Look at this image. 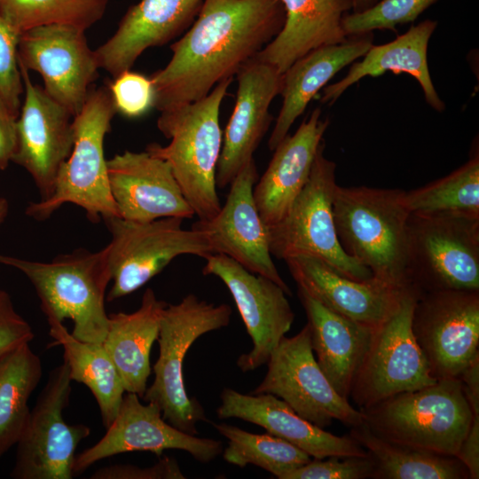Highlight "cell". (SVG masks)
Instances as JSON below:
<instances>
[{
	"mask_svg": "<svg viewBox=\"0 0 479 479\" xmlns=\"http://www.w3.org/2000/svg\"><path fill=\"white\" fill-rule=\"evenodd\" d=\"M349 435L374 462V479H467L469 473L456 456L401 444L375 435L364 422Z\"/></svg>",
	"mask_w": 479,
	"mask_h": 479,
	"instance_id": "32",
	"label": "cell"
},
{
	"mask_svg": "<svg viewBox=\"0 0 479 479\" xmlns=\"http://www.w3.org/2000/svg\"><path fill=\"white\" fill-rule=\"evenodd\" d=\"M436 26V21L426 20L388 43L372 45L360 61L353 62L342 79L323 88L320 102L333 104L360 79L391 71L412 76L420 83L426 102L436 111H444L445 105L433 84L427 58L428 42Z\"/></svg>",
	"mask_w": 479,
	"mask_h": 479,
	"instance_id": "29",
	"label": "cell"
},
{
	"mask_svg": "<svg viewBox=\"0 0 479 479\" xmlns=\"http://www.w3.org/2000/svg\"><path fill=\"white\" fill-rule=\"evenodd\" d=\"M238 88L234 108L224 130L216 166L217 189L231 185L266 134L273 117L269 112L280 94L283 74L255 57L236 74Z\"/></svg>",
	"mask_w": 479,
	"mask_h": 479,
	"instance_id": "20",
	"label": "cell"
},
{
	"mask_svg": "<svg viewBox=\"0 0 479 479\" xmlns=\"http://www.w3.org/2000/svg\"><path fill=\"white\" fill-rule=\"evenodd\" d=\"M0 263L20 271L29 279L47 322L70 319L75 338L104 342L109 324L106 290L112 279L107 246L96 252L78 248L50 262L0 254Z\"/></svg>",
	"mask_w": 479,
	"mask_h": 479,
	"instance_id": "3",
	"label": "cell"
},
{
	"mask_svg": "<svg viewBox=\"0 0 479 479\" xmlns=\"http://www.w3.org/2000/svg\"><path fill=\"white\" fill-rule=\"evenodd\" d=\"M17 119L18 116L0 99V170L8 167L16 152Z\"/></svg>",
	"mask_w": 479,
	"mask_h": 479,
	"instance_id": "43",
	"label": "cell"
},
{
	"mask_svg": "<svg viewBox=\"0 0 479 479\" xmlns=\"http://www.w3.org/2000/svg\"><path fill=\"white\" fill-rule=\"evenodd\" d=\"M374 462L367 456H332L311 459L287 473L283 479H366L372 478Z\"/></svg>",
	"mask_w": 479,
	"mask_h": 479,
	"instance_id": "40",
	"label": "cell"
},
{
	"mask_svg": "<svg viewBox=\"0 0 479 479\" xmlns=\"http://www.w3.org/2000/svg\"><path fill=\"white\" fill-rule=\"evenodd\" d=\"M258 180L252 159L231 183L225 203L209 220H198L192 229L208 235L214 254H224L234 259L251 272L263 275L292 292L281 278L269 248L267 226L263 222L253 196Z\"/></svg>",
	"mask_w": 479,
	"mask_h": 479,
	"instance_id": "19",
	"label": "cell"
},
{
	"mask_svg": "<svg viewBox=\"0 0 479 479\" xmlns=\"http://www.w3.org/2000/svg\"><path fill=\"white\" fill-rule=\"evenodd\" d=\"M232 81L223 80L206 97L161 112L157 128L170 142L164 146L152 143L145 148L169 164L199 220L212 219L222 206L216 183L223 144L219 113Z\"/></svg>",
	"mask_w": 479,
	"mask_h": 479,
	"instance_id": "2",
	"label": "cell"
},
{
	"mask_svg": "<svg viewBox=\"0 0 479 479\" xmlns=\"http://www.w3.org/2000/svg\"><path fill=\"white\" fill-rule=\"evenodd\" d=\"M373 42V32L349 35L342 43L309 51L283 73L282 106L269 137L270 150L273 151L285 138L319 90L339 71L361 59Z\"/></svg>",
	"mask_w": 479,
	"mask_h": 479,
	"instance_id": "27",
	"label": "cell"
},
{
	"mask_svg": "<svg viewBox=\"0 0 479 479\" xmlns=\"http://www.w3.org/2000/svg\"><path fill=\"white\" fill-rule=\"evenodd\" d=\"M90 479H184L176 459L163 457L153 466L113 465L95 471Z\"/></svg>",
	"mask_w": 479,
	"mask_h": 479,
	"instance_id": "42",
	"label": "cell"
},
{
	"mask_svg": "<svg viewBox=\"0 0 479 479\" xmlns=\"http://www.w3.org/2000/svg\"><path fill=\"white\" fill-rule=\"evenodd\" d=\"M298 296L307 315L316 361L336 392L349 400L374 327L328 309L300 288Z\"/></svg>",
	"mask_w": 479,
	"mask_h": 479,
	"instance_id": "26",
	"label": "cell"
},
{
	"mask_svg": "<svg viewBox=\"0 0 479 479\" xmlns=\"http://www.w3.org/2000/svg\"><path fill=\"white\" fill-rule=\"evenodd\" d=\"M232 309L216 305L189 294L162 311L159 335V357L153 365L154 379L143 396L155 404L163 419L175 428L197 435V424L207 420L205 411L195 397H190L184 381V359L192 343L201 335L229 325Z\"/></svg>",
	"mask_w": 479,
	"mask_h": 479,
	"instance_id": "7",
	"label": "cell"
},
{
	"mask_svg": "<svg viewBox=\"0 0 479 479\" xmlns=\"http://www.w3.org/2000/svg\"><path fill=\"white\" fill-rule=\"evenodd\" d=\"M380 0H353V8L351 12H362L373 6Z\"/></svg>",
	"mask_w": 479,
	"mask_h": 479,
	"instance_id": "44",
	"label": "cell"
},
{
	"mask_svg": "<svg viewBox=\"0 0 479 479\" xmlns=\"http://www.w3.org/2000/svg\"><path fill=\"white\" fill-rule=\"evenodd\" d=\"M359 410L363 422L386 440L456 457L472 421L459 378L440 379Z\"/></svg>",
	"mask_w": 479,
	"mask_h": 479,
	"instance_id": "5",
	"label": "cell"
},
{
	"mask_svg": "<svg viewBox=\"0 0 479 479\" xmlns=\"http://www.w3.org/2000/svg\"><path fill=\"white\" fill-rule=\"evenodd\" d=\"M108 0H0V16L20 35L46 25L87 30L99 21Z\"/></svg>",
	"mask_w": 479,
	"mask_h": 479,
	"instance_id": "36",
	"label": "cell"
},
{
	"mask_svg": "<svg viewBox=\"0 0 479 479\" xmlns=\"http://www.w3.org/2000/svg\"><path fill=\"white\" fill-rule=\"evenodd\" d=\"M279 0H204L182 37L171 44L169 63L150 77L161 113L206 97L233 78L281 30Z\"/></svg>",
	"mask_w": 479,
	"mask_h": 479,
	"instance_id": "1",
	"label": "cell"
},
{
	"mask_svg": "<svg viewBox=\"0 0 479 479\" xmlns=\"http://www.w3.org/2000/svg\"><path fill=\"white\" fill-rule=\"evenodd\" d=\"M285 21L279 34L255 58L283 74L295 60L325 45L344 42L343 18L353 0H279Z\"/></svg>",
	"mask_w": 479,
	"mask_h": 479,
	"instance_id": "28",
	"label": "cell"
},
{
	"mask_svg": "<svg viewBox=\"0 0 479 479\" xmlns=\"http://www.w3.org/2000/svg\"><path fill=\"white\" fill-rule=\"evenodd\" d=\"M437 0H380L362 12H349L342 20L347 36L377 29L397 31V25L414 21Z\"/></svg>",
	"mask_w": 479,
	"mask_h": 479,
	"instance_id": "37",
	"label": "cell"
},
{
	"mask_svg": "<svg viewBox=\"0 0 479 479\" xmlns=\"http://www.w3.org/2000/svg\"><path fill=\"white\" fill-rule=\"evenodd\" d=\"M402 190L336 186L333 214L345 252L373 277L412 289L407 277V221Z\"/></svg>",
	"mask_w": 479,
	"mask_h": 479,
	"instance_id": "4",
	"label": "cell"
},
{
	"mask_svg": "<svg viewBox=\"0 0 479 479\" xmlns=\"http://www.w3.org/2000/svg\"><path fill=\"white\" fill-rule=\"evenodd\" d=\"M116 113L108 87L92 86L82 108L73 117V148L59 171L53 193L29 203L27 216L43 221L64 204L72 203L82 208L93 223L120 216L110 192L104 153L105 137Z\"/></svg>",
	"mask_w": 479,
	"mask_h": 479,
	"instance_id": "6",
	"label": "cell"
},
{
	"mask_svg": "<svg viewBox=\"0 0 479 479\" xmlns=\"http://www.w3.org/2000/svg\"><path fill=\"white\" fill-rule=\"evenodd\" d=\"M167 304L147 288L137 310L108 315V330L102 344L122 377L125 391L140 398L151 374V349L157 341Z\"/></svg>",
	"mask_w": 479,
	"mask_h": 479,
	"instance_id": "30",
	"label": "cell"
},
{
	"mask_svg": "<svg viewBox=\"0 0 479 479\" xmlns=\"http://www.w3.org/2000/svg\"><path fill=\"white\" fill-rule=\"evenodd\" d=\"M409 213H458L479 216L478 152L448 176L422 187L403 191Z\"/></svg>",
	"mask_w": 479,
	"mask_h": 479,
	"instance_id": "34",
	"label": "cell"
},
{
	"mask_svg": "<svg viewBox=\"0 0 479 479\" xmlns=\"http://www.w3.org/2000/svg\"><path fill=\"white\" fill-rule=\"evenodd\" d=\"M65 362L49 373L16 444L10 476L15 479H71L78 444L88 437L84 424H67L63 412L72 391Z\"/></svg>",
	"mask_w": 479,
	"mask_h": 479,
	"instance_id": "12",
	"label": "cell"
},
{
	"mask_svg": "<svg viewBox=\"0 0 479 479\" xmlns=\"http://www.w3.org/2000/svg\"><path fill=\"white\" fill-rule=\"evenodd\" d=\"M42 373L41 359L29 343L0 357V457L16 445L30 412L28 399Z\"/></svg>",
	"mask_w": 479,
	"mask_h": 479,
	"instance_id": "33",
	"label": "cell"
},
{
	"mask_svg": "<svg viewBox=\"0 0 479 479\" xmlns=\"http://www.w3.org/2000/svg\"><path fill=\"white\" fill-rule=\"evenodd\" d=\"M266 365L263 380L251 394L274 395L321 428L334 420L350 428L363 422L362 412L336 392L318 366L308 324L295 335L284 336Z\"/></svg>",
	"mask_w": 479,
	"mask_h": 479,
	"instance_id": "13",
	"label": "cell"
},
{
	"mask_svg": "<svg viewBox=\"0 0 479 479\" xmlns=\"http://www.w3.org/2000/svg\"><path fill=\"white\" fill-rule=\"evenodd\" d=\"M407 277L419 295L442 290H479V216L411 213Z\"/></svg>",
	"mask_w": 479,
	"mask_h": 479,
	"instance_id": "8",
	"label": "cell"
},
{
	"mask_svg": "<svg viewBox=\"0 0 479 479\" xmlns=\"http://www.w3.org/2000/svg\"><path fill=\"white\" fill-rule=\"evenodd\" d=\"M24 102L17 119V148L12 161L32 177L46 200L54 191L60 168L74 144L73 115L32 82L28 70L18 60Z\"/></svg>",
	"mask_w": 479,
	"mask_h": 479,
	"instance_id": "18",
	"label": "cell"
},
{
	"mask_svg": "<svg viewBox=\"0 0 479 479\" xmlns=\"http://www.w3.org/2000/svg\"><path fill=\"white\" fill-rule=\"evenodd\" d=\"M204 275L219 278L229 289L252 340V349L237 365L242 372L265 365L273 349L290 330L294 314L281 287L271 279L249 271L224 254L205 258Z\"/></svg>",
	"mask_w": 479,
	"mask_h": 479,
	"instance_id": "16",
	"label": "cell"
},
{
	"mask_svg": "<svg viewBox=\"0 0 479 479\" xmlns=\"http://www.w3.org/2000/svg\"><path fill=\"white\" fill-rule=\"evenodd\" d=\"M50 335L64 349V362L73 381L82 383L93 394L102 424L107 428L116 417L125 389L122 377L102 343L75 338L61 322L48 321Z\"/></svg>",
	"mask_w": 479,
	"mask_h": 479,
	"instance_id": "31",
	"label": "cell"
},
{
	"mask_svg": "<svg viewBox=\"0 0 479 479\" xmlns=\"http://www.w3.org/2000/svg\"><path fill=\"white\" fill-rule=\"evenodd\" d=\"M419 296L409 290L397 310L373 328L349 395L359 409L436 382L412 333V312Z\"/></svg>",
	"mask_w": 479,
	"mask_h": 479,
	"instance_id": "11",
	"label": "cell"
},
{
	"mask_svg": "<svg viewBox=\"0 0 479 479\" xmlns=\"http://www.w3.org/2000/svg\"><path fill=\"white\" fill-rule=\"evenodd\" d=\"M29 323L15 310L10 294L0 289V357L34 339Z\"/></svg>",
	"mask_w": 479,
	"mask_h": 479,
	"instance_id": "41",
	"label": "cell"
},
{
	"mask_svg": "<svg viewBox=\"0 0 479 479\" xmlns=\"http://www.w3.org/2000/svg\"><path fill=\"white\" fill-rule=\"evenodd\" d=\"M214 427L228 439L223 454L224 460L237 467L254 465L283 479L311 459L302 450L271 434H255L227 423Z\"/></svg>",
	"mask_w": 479,
	"mask_h": 479,
	"instance_id": "35",
	"label": "cell"
},
{
	"mask_svg": "<svg viewBox=\"0 0 479 479\" xmlns=\"http://www.w3.org/2000/svg\"><path fill=\"white\" fill-rule=\"evenodd\" d=\"M285 262L298 288L328 309L371 327L390 317L404 295L413 290L374 277L364 281L349 279L314 256L297 255Z\"/></svg>",
	"mask_w": 479,
	"mask_h": 479,
	"instance_id": "22",
	"label": "cell"
},
{
	"mask_svg": "<svg viewBox=\"0 0 479 479\" xmlns=\"http://www.w3.org/2000/svg\"><path fill=\"white\" fill-rule=\"evenodd\" d=\"M18 60L41 75L46 93L73 116L82 108L98 76L85 30L68 25L41 26L22 33Z\"/></svg>",
	"mask_w": 479,
	"mask_h": 479,
	"instance_id": "15",
	"label": "cell"
},
{
	"mask_svg": "<svg viewBox=\"0 0 479 479\" xmlns=\"http://www.w3.org/2000/svg\"><path fill=\"white\" fill-rule=\"evenodd\" d=\"M183 220L162 217L135 222L120 216L103 219L111 234L107 247L113 285L108 301L135 292L179 255L206 258L214 254L208 235L192 228L183 229Z\"/></svg>",
	"mask_w": 479,
	"mask_h": 479,
	"instance_id": "10",
	"label": "cell"
},
{
	"mask_svg": "<svg viewBox=\"0 0 479 479\" xmlns=\"http://www.w3.org/2000/svg\"><path fill=\"white\" fill-rule=\"evenodd\" d=\"M329 125L316 108L293 135L287 134L253 189L258 213L269 227L279 222L307 183L317 152Z\"/></svg>",
	"mask_w": 479,
	"mask_h": 479,
	"instance_id": "25",
	"label": "cell"
},
{
	"mask_svg": "<svg viewBox=\"0 0 479 479\" xmlns=\"http://www.w3.org/2000/svg\"><path fill=\"white\" fill-rule=\"evenodd\" d=\"M110 192L120 217L150 222L162 217L192 218L169 164L147 151H124L107 160Z\"/></svg>",
	"mask_w": 479,
	"mask_h": 479,
	"instance_id": "21",
	"label": "cell"
},
{
	"mask_svg": "<svg viewBox=\"0 0 479 479\" xmlns=\"http://www.w3.org/2000/svg\"><path fill=\"white\" fill-rule=\"evenodd\" d=\"M139 398L136 393L124 395L105 436L75 456V474L103 459L130 452L146 451L160 456L165 450H181L201 463H208L222 454L221 441L198 437L175 428L163 419L155 404H143Z\"/></svg>",
	"mask_w": 479,
	"mask_h": 479,
	"instance_id": "17",
	"label": "cell"
},
{
	"mask_svg": "<svg viewBox=\"0 0 479 479\" xmlns=\"http://www.w3.org/2000/svg\"><path fill=\"white\" fill-rule=\"evenodd\" d=\"M412 328L433 377L459 378L479 357V290L420 295Z\"/></svg>",
	"mask_w": 479,
	"mask_h": 479,
	"instance_id": "14",
	"label": "cell"
},
{
	"mask_svg": "<svg viewBox=\"0 0 479 479\" xmlns=\"http://www.w3.org/2000/svg\"><path fill=\"white\" fill-rule=\"evenodd\" d=\"M9 212L8 200L0 196V224L5 220Z\"/></svg>",
	"mask_w": 479,
	"mask_h": 479,
	"instance_id": "45",
	"label": "cell"
},
{
	"mask_svg": "<svg viewBox=\"0 0 479 479\" xmlns=\"http://www.w3.org/2000/svg\"><path fill=\"white\" fill-rule=\"evenodd\" d=\"M115 109L128 118H138L154 107L155 90L151 77L125 70L107 86Z\"/></svg>",
	"mask_w": 479,
	"mask_h": 479,
	"instance_id": "38",
	"label": "cell"
},
{
	"mask_svg": "<svg viewBox=\"0 0 479 479\" xmlns=\"http://www.w3.org/2000/svg\"><path fill=\"white\" fill-rule=\"evenodd\" d=\"M321 143L309 179L287 215L267 227L269 248L279 259L310 255L321 259L342 275L364 281L372 271L342 248L335 229L333 201L336 164L324 155Z\"/></svg>",
	"mask_w": 479,
	"mask_h": 479,
	"instance_id": "9",
	"label": "cell"
},
{
	"mask_svg": "<svg viewBox=\"0 0 479 479\" xmlns=\"http://www.w3.org/2000/svg\"><path fill=\"white\" fill-rule=\"evenodd\" d=\"M220 397L221 404L216 410L219 419L236 418L258 425L313 459L368 455L349 434L339 436L326 431L301 417L274 395H246L225 388Z\"/></svg>",
	"mask_w": 479,
	"mask_h": 479,
	"instance_id": "24",
	"label": "cell"
},
{
	"mask_svg": "<svg viewBox=\"0 0 479 479\" xmlns=\"http://www.w3.org/2000/svg\"><path fill=\"white\" fill-rule=\"evenodd\" d=\"M20 35L0 16V99L17 116L20 114L23 81L18 62Z\"/></svg>",
	"mask_w": 479,
	"mask_h": 479,
	"instance_id": "39",
	"label": "cell"
},
{
	"mask_svg": "<svg viewBox=\"0 0 479 479\" xmlns=\"http://www.w3.org/2000/svg\"><path fill=\"white\" fill-rule=\"evenodd\" d=\"M204 0H140L129 7L114 34L94 51L99 68L113 77L132 67L147 49L185 33Z\"/></svg>",
	"mask_w": 479,
	"mask_h": 479,
	"instance_id": "23",
	"label": "cell"
}]
</instances>
